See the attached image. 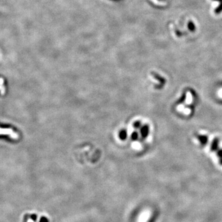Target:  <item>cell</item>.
I'll return each instance as SVG.
<instances>
[{
	"label": "cell",
	"instance_id": "1",
	"mask_svg": "<svg viewBox=\"0 0 222 222\" xmlns=\"http://www.w3.org/2000/svg\"><path fill=\"white\" fill-rule=\"evenodd\" d=\"M188 29L190 30L191 32H194L195 31V30H196V26H195V25L194 24V22H192V21H191V20L189 21L188 24Z\"/></svg>",
	"mask_w": 222,
	"mask_h": 222
},
{
	"label": "cell",
	"instance_id": "3",
	"mask_svg": "<svg viewBox=\"0 0 222 222\" xmlns=\"http://www.w3.org/2000/svg\"><path fill=\"white\" fill-rule=\"evenodd\" d=\"M119 137L121 140H125L127 137V132L125 130H122L119 133Z\"/></svg>",
	"mask_w": 222,
	"mask_h": 222
},
{
	"label": "cell",
	"instance_id": "5",
	"mask_svg": "<svg viewBox=\"0 0 222 222\" xmlns=\"http://www.w3.org/2000/svg\"><path fill=\"white\" fill-rule=\"evenodd\" d=\"M140 126V122H136L134 124V127L136 128H138Z\"/></svg>",
	"mask_w": 222,
	"mask_h": 222
},
{
	"label": "cell",
	"instance_id": "2",
	"mask_svg": "<svg viewBox=\"0 0 222 222\" xmlns=\"http://www.w3.org/2000/svg\"><path fill=\"white\" fill-rule=\"evenodd\" d=\"M141 134H142V136L143 137H145L148 135V132H149V128L147 127V126H145L142 127V128L141 129Z\"/></svg>",
	"mask_w": 222,
	"mask_h": 222
},
{
	"label": "cell",
	"instance_id": "6",
	"mask_svg": "<svg viewBox=\"0 0 222 222\" xmlns=\"http://www.w3.org/2000/svg\"><path fill=\"white\" fill-rule=\"evenodd\" d=\"M213 1L218 2H220V3H222V0H213Z\"/></svg>",
	"mask_w": 222,
	"mask_h": 222
},
{
	"label": "cell",
	"instance_id": "4",
	"mask_svg": "<svg viewBox=\"0 0 222 222\" xmlns=\"http://www.w3.org/2000/svg\"><path fill=\"white\" fill-rule=\"evenodd\" d=\"M138 137V134L136 133H133L132 134V136H131V138L133 140H136Z\"/></svg>",
	"mask_w": 222,
	"mask_h": 222
}]
</instances>
